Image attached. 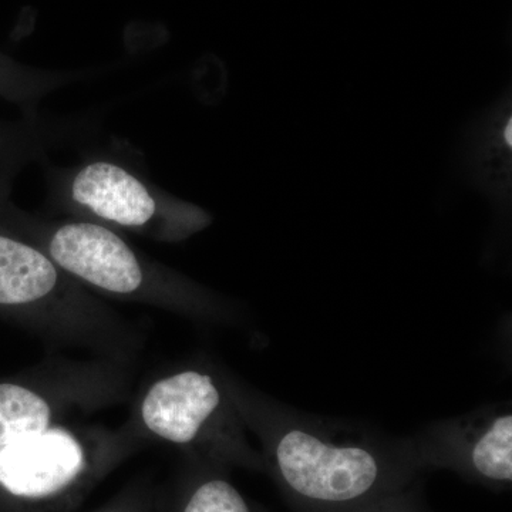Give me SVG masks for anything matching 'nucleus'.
<instances>
[{
	"instance_id": "nucleus-7",
	"label": "nucleus",
	"mask_w": 512,
	"mask_h": 512,
	"mask_svg": "<svg viewBox=\"0 0 512 512\" xmlns=\"http://www.w3.org/2000/svg\"><path fill=\"white\" fill-rule=\"evenodd\" d=\"M133 440L126 426L56 424L0 448V490L29 503L55 500L86 477L100 453Z\"/></svg>"
},
{
	"instance_id": "nucleus-9",
	"label": "nucleus",
	"mask_w": 512,
	"mask_h": 512,
	"mask_svg": "<svg viewBox=\"0 0 512 512\" xmlns=\"http://www.w3.org/2000/svg\"><path fill=\"white\" fill-rule=\"evenodd\" d=\"M433 450L456 454L477 477L491 483L512 481V414L507 407H488L431 427Z\"/></svg>"
},
{
	"instance_id": "nucleus-8",
	"label": "nucleus",
	"mask_w": 512,
	"mask_h": 512,
	"mask_svg": "<svg viewBox=\"0 0 512 512\" xmlns=\"http://www.w3.org/2000/svg\"><path fill=\"white\" fill-rule=\"evenodd\" d=\"M461 170L483 194L495 217L507 221L512 200V93L510 87L468 123L461 147Z\"/></svg>"
},
{
	"instance_id": "nucleus-4",
	"label": "nucleus",
	"mask_w": 512,
	"mask_h": 512,
	"mask_svg": "<svg viewBox=\"0 0 512 512\" xmlns=\"http://www.w3.org/2000/svg\"><path fill=\"white\" fill-rule=\"evenodd\" d=\"M45 167L49 202L67 218L177 244L212 224L211 212L161 190L123 157L94 154L69 167Z\"/></svg>"
},
{
	"instance_id": "nucleus-13",
	"label": "nucleus",
	"mask_w": 512,
	"mask_h": 512,
	"mask_svg": "<svg viewBox=\"0 0 512 512\" xmlns=\"http://www.w3.org/2000/svg\"><path fill=\"white\" fill-rule=\"evenodd\" d=\"M389 512H407V511H389Z\"/></svg>"
},
{
	"instance_id": "nucleus-10",
	"label": "nucleus",
	"mask_w": 512,
	"mask_h": 512,
	"mask_svg": "<svg viewBox=\"0 0 512 512\" xmlns=\"http://www.w3.org/2000/svg\"><path fill=\"white\" fill-rule=\"evenodd\" d=\"M97 123L90 117H56L49 114L0 119V201L10 198L18 175L50 151L82 143Z\"/></svg>"
},
{
	"instance_id": "nucleus-12",
	"label": "nucleus",
	"mask_w": 512,
	"mask_h": 512,
	"mask_svg": "<svg viewBox=\"0 0 512 512\" xmlns=\"http://www.w3.org/2000/svg\"><path fill=\"white\" fill-rule=\"evenodd\" d=\"M181 512H252L244 495L224 478H207L188 495Z\"/></svg>"
},
{
	"instance_id": "nucleus-1",
	"label": "nucleus",
	"mask_w": 512,
	"mask_h": 512,
	"mask_svg": "<svg viewBox=\"0 0 512 512\" xmlns=\"http://www.w3.org/2000/svg\"><path fill=\"white\" fill-rule=\"evenodd\" d=\"M0 224L43 249L79 284L101 296L140 303L192 319L222 320L231 305L207 286L154 261L119 231L96 222L49 220L0 201Z\"/></svg>"
},
{
	"instance_id": "nucleus-11",
	"label": "nucleus",
	"mask_w": 512,
	"mask_h": 512,
	"mask_svg": "<svg viewBox=\"0 0 512 512\" xmlns=\"http://www.w3.org/2000/svg\"><path fill=\"white\" fill-rule=\"evenodd\" d=\"M82 73L52 72L19 63L0 50V99L18 107L20 114L35 116L49 94L82 79Z\"/></svg>"
},
{
	"instance_id": "nucleus-2",
	"label": "nucleus",
	"mask_w": 512,
	"mask_h": 512,
	"mask_svg": "<svg viewBox=\"0 0 512 512\" xmlns=\"http://www.w3.org/2000/svg\"><path fill=\"white\" fill-rule=\"evenodd\" d=\"M249 431L262 441L266 457L288 493L303 504L345 508L382 490L390 473L384 444L291 412L232 383Z\"/></svg>"
},
{
	"instance_id": "nucleus-3",
	"label": "nucleus",
	"mask_w": 512,
	"mask_h": 512,
	"mask_svg": "<svg viewBox=\"0 0 512 512\" xmlns=\"http://www.w3.org/2000/svg\"><path fill=\"white\" fill-rule=\"evenodd\" d=\"M0 313L50 342L128 363L140 336L101 296L79 284L28 238L0 224Z\"/></svg>"
},
{
	"instance_id": "nucleus-5",
	"label": "nucleus",
	"mask_w": 512,
	"mask_h": 512,
	"mask_svg": "<svg viewBox=\"0 0 512 512\" xmlns=\"http://www.w3.org/2000/svg\"><path fill=\"white\" fill-rule=\"evenodd\" d=\"M126 427L134 439L229 460H258L231 379L208 365L180 367L150 383Z\"/></svg>"
},
{
	"instance_id": "nucleus-6",
	"label": "nucleus",
	"mask_w": 512,
	"mask_h": 512,
	"mask_svg": "<svg viewBox=\"0 0 512 512\" xmlns=\"http://www.w3.org/2000/svg\"><path fill=\"white\" fill-rule=\"evenodd\" d=\"M128 363L101 357L56 363L0 382V448L123 399Z\"/></svg>"
}]
</instances>
